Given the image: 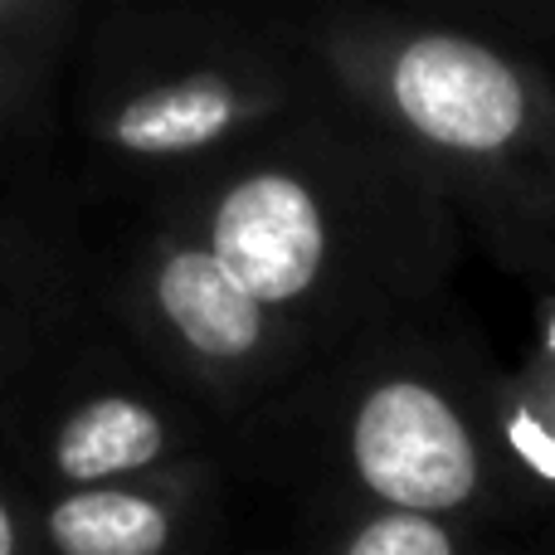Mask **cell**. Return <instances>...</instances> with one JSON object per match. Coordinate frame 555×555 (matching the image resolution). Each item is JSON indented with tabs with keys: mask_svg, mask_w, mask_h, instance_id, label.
<instances>
[{
	"mask_svg": "<svg viewBox=\"0 0 555 555\" xmlns=\"http://www.w3.org/2000/svg\"><path fill=\"white\" fill-rule=\"evenodd\" d=\"M146 210L220 254L317 371L346 346L429 312L463 244L439 181L336 98L156 185Z\"/></svg>",
	"mask_w": 555,
	"mask_h": 555,
	"instance_id": "6da1fadb",
	"label": "cell"
},
{
	"mask_svg": "<svg viewBox=\"0 0 555 555\" xmlns=\"http://www.w3.org/2000/svg\"><path fill=\"white\" fill-rule=\"evenodd\" d=\"M283 29L336 103L439 181L502 269L555 283L551 64L468 15L429 10H317Z\"/></svg>",
	"mask_w": 555,
	"mask_h": 555,
	"instance_id": "7a4b0ae2",
	"label": "cell"
},
{
	"mask_svg": "<svg viewBox=\"0 0 555 555\" xmlns=\"http://www.w3.org/2000/svg\"><path fill=\"white\" fill-rule=\"evenodd\" d=\"M332 88L283 20L215 5H113L78 35V132L117 176L156 185L302 117Z\"/></svg>",
	"mask_w": 555,
	"mask_h": 555,
	"instance_id": "3957f363",
	"label": "cell"
},
{
	"mask_svg": "<svg viewBox=\"0 0 555 555\" xmlns=\"http://www.w3.org/2000/svg\"><path fill=\"white\" fill-rule=\"evenodd\" d=\"M498 365L424 317L346 346L287 400L336 507L482 527L521 512L492 434Z\"/></svg>",
	"mask_w": 555,
	"mask_h": 555,
	"instance_id": "277c9868",
	"label": "cell"
},
{
	"mask_svg": "<svg viewBox=\"0 0 555 555\" xmlns=\"http://www.w3.org/2000/svg\"><path fill=\"white\" fill-rule=\"evenodd\" d=\"M78 317V312H74ZM68 317L0 395V468L29 498L220 463V424L117 326Z\"/></svg>",
	"mask_w": 555,
	"mask_h": 555,
	"instance_id": "5b68a950",
	"label": "cell"
},
{
	"mask_svg": "<svg viewBox=\"0 0 555 555\" xmlns=\"http://www.w3.org/2000/svg\"><path fill=\"white\" fill-rule=\"evenodd\" d=\"M103 317L220 424L259 420L317 371L220 254L152 210L103 273Z\"/></svg>",
	"mask_w": 555,
	"mask_h": 555,
	"instance_id": "8992f818",
	"label": "cell"
},
{
	"mask_svg": "<svg viewBox=\"0 0 555 555\" xmlns=\"http://www.w3.org/2000/svg\"><path fill=\"white\" fill-rule=\"evenodd\" d=\"M224 463L35 498L44 555H205L220 527Z\"/></svg>",
	"mask_w": 555,
	"mask_h": 555,
	"instance_id": "52a82bcc",
	"label": "cell"
},
{
	"mask_svg": "<svg viewBox=\"0 0 555 555\" xmlns=\"http://www.w3.org/2000/svg\"><path fill=\"white\" fill-rule=\"evenodd\" d=\"M78 312V273L25 220L0 215V395Z\"/></svg>",
	"mask_w": 555,
	"mask_h": 555,
	"instance_id": "ba28073f",
	"label": "cell"
},
{
	"mask_svg": "<svg viewBox=\"0 0 555 555\" xmlns=\"http://www.w3.org/2000/svg\"><path fill=\"white\" fill-rule=\"evenodd\" d=\"M492 434L498 459L507 468L517 507H551L555 502V380L537 365H498L492 380Z\"/></svg>",
	"mask_w": 555,
	"mask_h": 555,
	"instance_id": "9c48e42d",
	"label": "cell"
},
{
	"mask_svg": "<svg viewBox=\"0 0 555 555\" xmlns=\"http://www.w3.org/2000/svg\"><path fill=\"white\" fill-rule=\"evenodd\" d=\"M478 527L414 512H380V507H336L326 517L312 555H482Z\"/></svg>",
	"mask_w": 555,
	"mask_h": 555,
	"instance_id": "30bf717a",
	"label": "cell"
},
{
	"mask_svg": "<svg viewBox=\"0 0 555 555\" xmlns=\"http://www.w3.org/2000/svg\"><path fill=\"white\" fill-rule=\"evenodd\" d=\"M88 25L78 0H0V59H44L64 64Z\"/></svg>",
	"mask_w": 555,
	"mask_h": 555,
	"instance_id": "8fae6325",
	"label": "cell"
},
{
	"mask_svg": "<svg viewBox=\"0 0 555 555\" xmlns=\"http://www.w3.org/2000/svg\"><path fill=\"white\" fill-rule=\"evenodd\" d=\"M59 64L44 59H0V156L25 146L49 117Z\"/></svg>",
	"mask_w": 555,
	"mask_h": 555,
	"instance_id": "7c38bea8",
	"label": "cell"
},
{
	"mask_svg": "<svg viewBox=\"0 0 555 555\" xmlns=\"http://www.w3.org/2000/svg\"><path fill=\"white\" fill-rule=\"evenodd\" d=\"M0 555H44L39 551L35 498L0 468Z\"/></svg>",
	"mask_w": 555,
	"mask_h": 555,
	"instance_id": "4fadbf2b",
	"label": "cell"
},
{
	"mask_svg": "<svg viewBox=\"0 0 555 555\" xmlns=\"http://www.w3.org/2000/svg\"><path fill=\"white\" fill-rule=\"evenodd\" d=\"M482 555H512V551H492V546H488V551H482Z\"/></svg>",
	"mask_w": 555,
	"mask_h": 555,
	"instance_id": "5bb4252c",
	"label": "cell"
},
{
	"mask_svg": "<svg viewBox=\"0 0 555 555\" xmlns=\"http://www.w3.org/2000/svg\"><path fill=\"white\" fill-rule=\"evenodd\" d=\"M551 74H555V64H551Z\"/></svg>",
	"mask_w": 555,
	"mask_h": 555,
	"instance_id": "9a60e30c",
	"label": "cell"
}]
</instances>
